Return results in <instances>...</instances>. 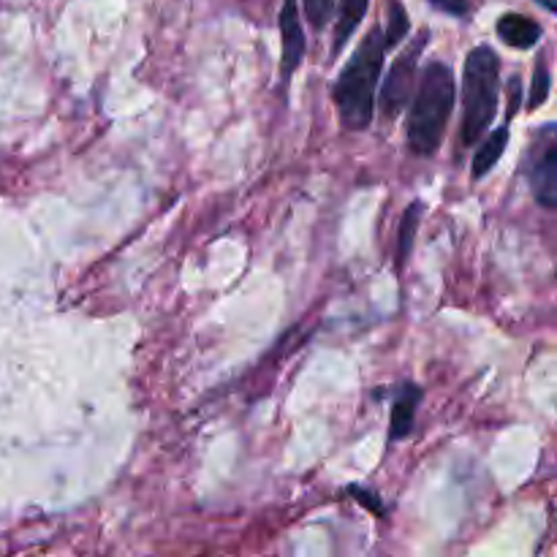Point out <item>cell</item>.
Returning <instances> with one entry per match:
<instances>
[{
    "mask_svg": "<svg viewBox=\"0 0 557 557\" xmlns=\"http://www.w3.org/2000/svg\"><path fill=\"white\" fill-rule=\"evenodd\" d=\"M553 92V74H549V65L547 60H539L536 69H533V90L531 98H528V109H539L544 101L549 98Z\"/></svg>",
    "mask_w": 557,
    "mask_h": 557,
    "instance_id": "obj_12",
    "label": "cell"
},
{
    "mask_svg": "<svg viewBox=\"0 0 557 557\" xmlns=\"http://www.w3.org/2000/svg\"><path fill=\"white\" fill-rule=\"evenodd\" d=\"M536 3H542L544 9H547V11H555V9H557V5H555V0H536Z\"/></svg>",
    "mask_w": 557,
    "mask_h": 557,
    "instance_id": "obj_15",
    "label": "cell"
},
{
    "mask_svg": "<svg viewBox=\"0 0 557 557\" xmlns=\"http://www.w3.org/2000/svg\"><path fill=\"white\" fill-rule=\"evenodd\" d=\"M386 3H389V20H386L384 33L392 47H397L408 36V30H411V20H408V11L403 9L400 0H386Z\"/></svg>",
    "mask_w": 557,
    "mask_h": 557,
    "instance_id": "obj_11",
    "label": "cell"
},
{
    "mask_svg": "<svg viewBox=\"0 0 557 557\" xmlns=\"http://www.w3.org/2000/svg\"><path fill=\"white\" fill-rule=\"evenodd\" d=\"M392 49L384 27L373 25L362 38L335 82V109L343 128H370L375 114V90H379L384 58Z\"/></svg>",
    "mask_w": 557,
    "mask_h": 557,
    "instance_id": "obj_1",
    "label": "cell"
},
{
    "mask_svg": "<svg viewBox=\"0 0 557 557\" xmlns=\"http://www.w3.org/2000/svg\"><path fill=\"white\" fill-rule=\"evenodd\" d=\"M500 98V58L493 47L471 49L462 74V145L482 141L493 125Z\"/></svg>",
    "mask_w": 557,
    "mask_h": 557,
    "instance_id": "obj_3",
    "label": "cell"
},
{
    "mask_svg": "<svg viewBox=\"0 0 557 557\" xmlns=\"http://www.w3.org/2000/svg\"><path fill=\"white\" fill-rule=\"evenodd\" d=\"M305 5V16H308L310 27L313 30H324L326 25L332 22V16H335V0H302Z\"/></svg>",
    "mask_w": 557,
    "mask_h": 557,
    "instance_id": "obj_13",
    "label": "cell"
},
{
    "mask_svg": "<svg viewBox=\"0 0 557 557\" xmlns=\"http://www.w3.org/2000/svg\"><path fill=\"white\" fill-rule=\"evenodd\" d=\"M428 3L433 5V9L444 11V14H451V16H466L468 9H471L468 0H428Z\"/></svg>",
    "mask_w": 557,
    "mask_h": 557,
    "instance_id": "obj_14",
    "label": "cell"
},
{
    "mask_svg": "<svg viewBox=\"0 0 557 557\" xmlns=\"http://www.w3.org/2000/svg\"><path fill=\"white\" fill-rule=\"evenodd\" d=\"M455 74L449 65L435 60L422 71L406 128L408 147L417 156H433L444 145L446 123L455 109Z\"/></svg>",
    "mask_w": 557,
    "mask_h": 557,
    "instance_id": "obj_2",
    "label": "cell"
},
{
    "mask_svg": "<svg viewBox=\"0 0 557 557\" xmlns=\"http://www.w3.org/2000/svg\"><path fill=\"white\" fill-rule=\"evenodd\" d=\"M555 123H547L544 128L536 131L531 152L525 158V174L528 183L533 188V199L544 207V210H555L557 207V139H555Z\"/></svg>",
    "mask_w": 557,
    "mask_h": 557,
    "instance_id": "obj_4",
    "label": "cell"
},
{
    "mask_svg": "<svg viewBox=\"0 0 557 557\" xmlns=\"http://www.w3.org/2000/svg\"><path fill=\"white\" fill-rule=\"evenodd\" d=\"M498 36L500 41L509 44L515 49H533L542 38V25L531 16L522 14H504L498 20Z\"/></svg>",
    "mask_w": 557,
    "mask_h": 557,
    "instance_id": "obj_8",
    "label": "cell"
},
{
    "mask_svg": "<svg viewBox=\"0 0 557 557\" xmlns=\"http://www.w3.org/2000/svg\"><path fill=\"white\" fill-rule=\"evenodd\" d=\"M430 30H422L413 38L411 47L395 60V65L389 69L384 79V90H381V109H384L386 120H395L397 114L406 109V103L411 101L413 82H417V65L422 58V49L428 47Z\"/></svg>",
    "mask_w": 557,
    "mask_h": 557,
    "instance_id": "obj_5",
    "label": "cell"
},
{
    "mask_svg": "<svg viewBox=\"0 0 557 557\" xmlns=\"http://www.w3.org/2000/svg\"><path fill=\"white\" fill-rule=\"evenodd\" d=\"M277 25H281V44H283V58H281V79H292L294 71L299 69L305 58V33L302 22H299V9L297 0H283L281 16H277Z\"/></svg>",
    "mask_w": 557,
    "mask_h": 557,
    "instance_id": "obj_6",
    "label": "cell"
},
{
    "mask_svg": "<svg viewBox=\"0 0 557 557\" xmlns=\"http://www.w3.org/2000/svg\"><path fill=\"white\" fill-rule=\"evenodd\" d=\"M370 0H341V22H337L335 30V44H332V58L341 54V49L346 47L348 38L354 36L359 25H362V16L368 14Z\"/></svg>",
    "mask_w": 557,
    "mask_h": 557,
    "instance_id": "obj_9",
    "label": "cell"
},
{
    "mask_svg": "<svg viewBox=\"0 0 557 557\" xmlns=\"http://www.w3.org/2000/svg\"><path fill=\"white\" fill-rule=\"evenodd\" d=\"M424 392L419 389L417 384L406 381L400 384L395 397V406H392V428H389V441L408 438L413 433V424H417V411H419V403H422Z\"/></svg>",
    "mask_w": 557,
    "mask_h": 557,
    "instance_id": "obj_7",
    "label": "cell"
},
{
    "mask_svg": "<svg viewBox=\"0 0 557 557\" xmlns=\"http://www.w3.org/2000/svg\"><path fill=\"white\" fill-rule=\"evenodd\" d=\"M422 212L424 205L422 201H413L406 212H403V221H400V234H397V270H403L413 250V237H417V228L419 221H422Z\"/></svg>",
    "mask_w": 557,
    "mask_h": 557,
    "instance_id": "obj_10",
    "label": "cell"
}]
</instances>
